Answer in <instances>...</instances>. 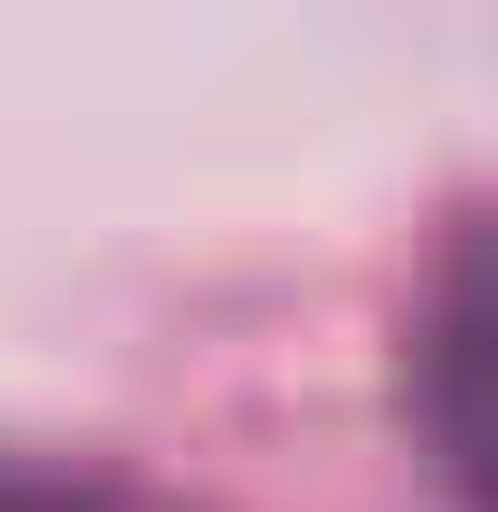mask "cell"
<instances>
[{
  "mask_svg": "<svg viewBox=\"0 0 498 512\" xmlns=\"http://www.w3.org/2000/svg\"><path fill=\"white\" fill-rule=\"evenodd\" d=\"M399 399L413 441L470 512H498V228H470L413 299V342H399Z\"/></svg>",
  "mask_w": 498,
  "mask_h": 512,
  "instance_id": "obj_1",
  "label": "cell"
},
{
  "mask_svg": "<svg viewBox=\"0 0 498 512\" xmlns=\"http://www.w3.org/2000/svg\"><path fill=\"white\" fill-rule=\"evenodd\" d=\"M0 512H171L157 484L129 470H72V456H29V441H0Z\"/></svg>",
  "mask_w": 498,
  "mask_h": 512,
  "instance_id": "obj_2",
  "label": "cell"
}]
</instances>
